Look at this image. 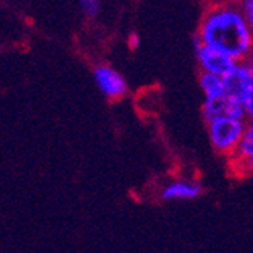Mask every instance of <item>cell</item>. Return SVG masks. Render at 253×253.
<instances>
[{
	"mask_svg": "<svg viewBox=\"0 0 253 253\" xmlns=\"http://www.w3.org/2000/svg\"><path fill=\"white\" fill-rule=\"evenodd\" d=\"M201 89L205 93V100H216V98L225 96L224 89V81L219 76L210 75V73H202L201 75Z\"/></svg>",
	"mask_w": 253,
	"mask_h": 253,
	"instance_id": "cell-9",
	"label": "cell"
},
{
	"mask_svg": "<svg viewBox=\"0 0 253 253\" xmlns=\"http://www.w3.org/2000/svg\"><path fill=\"white\" fill-rule=\"evenodd\" d=\"M225 96L244 107L246 115H253V69L247 61L238 62L224 78Z\"/></svg>",
	"mask_w": 253,
	"mask_h": 253,
	"instance_id": "cell-2",
	"label": "cell"
},
{
	"mask_svg": "<svg viewBox=\"0 0 253 253\" xmlns=\"http://www.w3.org/2000/svg\"><path fill=\"white\" fill-rule=\"evenodd\" d=\"M196 56H197V61H199L204 73H210V75L219 76V78H224V76L232 72L233 67L238 64L235 59L228 58L227 54L217 51L211 47H207V45H202L197 48Z\"/></svg>",
	"mask_w": 253,
	"mask_h": 253,
	"instance_id": "cell-4",
	"label": "cell"
},
{
	"mask_svg": "<svg viewBox=\"0 0 253 253\" xmlns=\"http://www.w3.org/2000/svg\"><path fill=\"white\" fill-rule=\"evenodd\" d=\"M197 36L202 45L221 51L236 62L247 61L252 51V25L236 3L213 6L205 14Z\"/></svg>",
	"mask_w": 253,
	"mask_h": 253,
	"instance_id": "cell-1",
	"label": "cell"
},
{
	"mask_svg": "<svg viewBox=\"0 0 253 253\" xmlns=\"http://www.w3.org/2000/svg\"><path fill=\"white\" fill-rule=\"evenodd\" d=\"M127 42H129V47H130V48H135V47L138 45L140 39H138V35H137L135 31H132L130 35H129V39H127Z\"/></svg>",
	"mask_w": 253,
	"mask_h": 253,
	"instance_id": "cell-12",
	"label": "cell"
},
{
	"mask_svg": "<svg viewBox=\"0 0 253 253\" xmlns=\"http://www.w3.org/2000/svg\"><path fill=\"white\" fill-rule=\"evenodd\" d=\"M202 115L204 120L208 123L219 117H232L238 120H247L246 111L243 106H239L233 100L227 96L216 98V100H205L202 106Z\"/></svg>",
	"mask_w": 253,
	"mask_h": 253,
	"instance_id": "cell-6",
	"label": "cell"
},
{
	"mask_svg": "<svg viewBox=\"0 0 253 253\" xmlns=\"http://www.w3.org/2000/svg\"><path fill=\"white\" fill-rule=\"evenodd\" d=\"M232 156L239 163H244L246 167L252 168V160H253V127L252 126H247L246 132L238 143V146L232 152Z\"/></svg>",
	"mask_w": 253,
	"mask_h": 253,
	"instance_id": "cell-8",
	"label": "cell"
},
{
	"mask_svg": "<svg viewBox=\"0 0 253 253\" xmlns=\"http://www.w3.org/2000/svg\"><path fill=\"white\" fill-rule=\"evenodd\" d=\"M202 193V186L194 182L175 180L167 185L162 190V197L165 201H193Z\"/></svg>",
	"mask_w": 253,
	"mask_h": 253,
	"instance_id": "cell-7",
	"label": "cell"
},
{
	"mask_svg": "<svg viewBox=\"0 0 253 253\" xmlns=\"http://www.w3.org/2000/svg\"><path fill=\"white\" fill-rule=\"evenodd\" d=\"M98 89L107 98H122L127 92V83L117 70L109 65H98L93 72Z\"/></svg>",
	"mask_w": 253,
	"mask_h": 253,
	"instance_id": "cell-5",
	"label": "cell"
},
{
	"mask_svg": "<svg viewBox=\"0 0 253 253\" xmlns=\"http://www.w3.org/2000/svg\"><path fill=\"white\" fill-rule=\"evenodd\" d=\"M80 5L89 17H95L100 11V0H80Z\"/></svg>",
	"mask_w": 253,
	"mask_h": 253,
	"instance_id": "cell-10",
	"label": "cell"
},
{
	"mask_svg": "<svg viewBox=\"0 0 253 253\" xmlns=\"http://www.w3.org/2000/svg\"><path fill=\"white\" fill-rule=\"evenodd\" d=\"M208 135L213 148L221 152L232 156L238 143L247 129L246 120H238L232 117H219L208 122Z\"/></svg>",
	"mask_w": 253,
	"mask_h": 253,
	"instance_id": "cell-3",
	"label": "cell"
},
{
	"mask_svg": "<svg viewBox=\"0 0 253 253\" xmlns=\"http://www.w3.org/2000/svg\"><path fill=\"white\" fill-rule=\"evenodd\" d=\"M239 9H241V13H243V16L246 17V20L252 25V22H253V0H241Z\"/></svg>",
	"mask_w": 253,
	"mask_h": 253,
	"instance_id": "cell-11",
	"label": "cell"
}]
</instances>
